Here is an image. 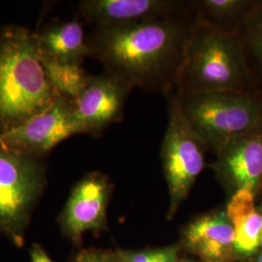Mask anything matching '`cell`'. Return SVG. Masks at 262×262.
I'll list each match as a JSON object with an SVG mask.
<instances>
[{
	"instance_id": "cb8c5ba5",
	"label": "cell",
	"mask_w": 262,
	"mask_h": 262,
	"mask_svg": "<svg viewBox=\"0 0 262 262\" xmlns=\"http://www.w3.org/2000/svg\"><path fill=\"white\" fill-rule=\"evenodd\" d=\"M260 193H262V184H261V187H260V191H259V194H260ZM259 194H258V195H259Z\"/></svg>"
},
{
	"instance_id": "7a4b0ae2",
	"label": "cell",
	"mask_w": 262,
	"mask_h": 262,
	"mask_svg": "<svg viewBox=\"0 0 262 262\" xmlns=\"http://www.w3.org/2000/svg\"><path fill=\"white\" fill-rule=\"evenodd\" d=\"M60 94L48 81L32 33L0 28V135L45 112Z\"/></svg>"
},
{
	"instance_id": "6da1fadb",
	"label": "cell",
	"mask_w": 262,
	"mask_h": 262,
	"mask_svg": "<svg viewBox=\"0 0 262 262\" xmlns=\"http://www.w3.org/2000/svg\"><path fill=\"white\" fill-rule=\"evenodd\" d=\"M198 21L194 7L177 17L95 27L86 41L91 56L104 66L105 72L132 89L165 95L175 89Z\"/></svg>"
},
{
	"instance_id": "277c9868",
	"label": "cell",
	"mask_w": 262,
	"mask_h": 262,
	"mask_svg": "<svg viewBox=\"0 0 262 262\" xmlns=\"http://www.w3.org/2000/svg\"><path fill=\"white\" fill-rule=\"evenodd\" d=\"M187 122L207 151L237 136L262 131V91L245 93L178 94Z\"/></svg>"
},
{
	"instance_id": "8fae6325",
	"label": "cell",
	"mask_w": 262,
	"mask_h": 262,
	"mask_svg": "<svg viewBox=\"0 0 262 262\" xmlns=\"http://www.w3.org/2000/svg\"><path fill=\"white\" fill-rule=\"evenodd\" d=\"M180 247L198 262H233L234 228L225 212L219 207L197 215L185 225L181 232Z\"/></svg>"
},
{
	"instance_id": "52a82bcc",
	"label": "cell",
	"mask_w": 262,
	"mask_h": 262,
	"mask_svg": "<svg viewBox=\"0 0 262 262\" xmlns=\"http://www.w3.org/2000/svg\"><path fill=\"white\" fill-rule=\"evenodd\" d=\"M73 100L58 95L45 112L0 135V147L15 155L42 159L60 142L80 134Z\"/></svg>"
},
{
	"instance_id": "2e32d148",
	"label": "cell",
	"mask_w": 262,
	"mask_h": 262,
	"mask_svg": "<svg viewBox=\"0 0 262 262\" xmlns=\"http://www.w3.org/2000/svg\"><path fill=\"white\" fill-rule=\"evenodd\" d=\"M49 83L56 93L72 100L83 93L90 81L80 63L61 62L53 58L38 56Z\"/></svg>"
},
{
	"instance_id": "8992f818",
	"label": "cell",
	"mask_w": 262,
	"mask_h": 262,
	"mask_svg": "<svg viewBox=\"0 0 262 262\" xmlns=\"http://www.w3.org/2000/svg\"><path fill=\"white\" fill-rule=\"evenodd\" d=\"M168 122L160 159L168 187L167 220L172 221L187 199L198 176L206 167V148L187 122L175 90L165 94Z\"/></svg>"
},
{
	"instance_id": "44dd1931",
	"label": "cell",
	"mask_w": 262,
	"mask_h": 262,
	"mask_svg": "<svg viewBox=\"0 0 262 262\" xmlns=\"http://www.w3.org/2000/svg\"><path fill=\"white\" fill-rule=\"evenodd\" d=\"M168 262H198L197 261L195 258H193V257H191V256H189V255H187V254H180L178 257H176V258H174V259H172V260H170Z\"/></svg>"
},
{
	"instance_id": "30bf717a",
	"label": "cell",
	"mask_w": 262,
	"mask_h": 262,
	"mask_svg": "<svg viewBox=\"0 0 262 262\" xmlns=\"http://www.w3.org/2000/svg\"><path fill=\"white\" fill-rule=\"evenodd\" d=\"M215 154L212 168L229 197L241 189L258 196L262 184V131L226 141Z\"/></svg>"
},
{
	"instance_id": "7402d4cb",
	"label": "cell",
	"mask_w": 262,
	"mask_h": 262,
	"mask_svg": "<svg viewBox=\"0 0 262 262\" xmlns=\"http://www.w3.org/2000/svg\"><path fill=\"white\" fill-rule=\"evenodd\" d=\"M253 262H262V251L260 253L255 254L254 259H253Z\"/></svg>"
},
{
	"instance_id": "d6986e66",
	"label": "cell",
	"mask_w": 262,
	"mask_h": 262,
	"mask_svg": "<svg viewBox=\"0 0 262 262\" xmlns=\"http://www.w3.org/2000/svg\"><path fill=\"white\" fill-rule=\"evenodd\" d=\"M73 262H116L112 251H104L96 249L81 250L77 253Z\"/></svg>"
},
{
	"instance_id": "4fadbf2b",
	"label": "cell",
	"mask_w": 262,
	"mask_h": 262,
	"mask_svg": "<svg viewBox=\"0 0 262 262\" xmlns=\"http://www.w3.org/2000/svg\"><path fill=\"white\" fill-rule=\"evenodd\" d=\"M32 36L39 56L80 64L91 56L84 28L78 19L52 21Z\"/></svg>"
},
{
	"instance_id": "7c38bea8",
	"label": "cell",
	"mask_w": 262,
	"mask_h": 262,
	"mask_svg": "<svg viewBox=\"0 0 262 262\" xmlns=\"http://www.w3.org/2000/svg\"><path fill=\"white\" fill-rule=\"evenodd\" d=\"M195 7L190 0H83L82 17L95 27L142 23L177 17Z\"/></svg>"
},
{
	"instance_id": "9a60e30c",
	"label": "cell",
	"mask_w": 262,
	"mask_h": 262,
	"mask_svg": "<svg viewBox=\"0 0 262 262\" xmlns=\"http://www.w3.org/2000/svg\"><path fill=\"white\" fill-rule=\"evenodd\" d=\"M195 9L199 19L236 34L255 0H196Z\"/></svg>"
},
{
	"instance_id": "e0dca14e",
	"label": "cell",
	"mask_w": 262,
	"mask_h": 262,
	"mask_svg": "<svg viewBox=\"0 0 262 262\" xmlns=\"http://www.w3.org/2000/svg\"><path fill=\"white\" fill-rule=\"evenodd\" d=\"M236 35L253 76L262 79V0H255Z\"/></svg>"
},
{
	"instance_id": "3957f363",
	"label": "cell",
	"mask_w": 262,
	"mask_h": 262,
	"mask_svg": "<svg viewBox=\"0 0 262 262\" xmlns=\"http://www.w3.org/2000/svg\"><path fill=\"white\" fill-rule=\"evenodd\" d=\"M258 88L236 34L199 19L175 82L178 94L245 93Z\"/></svg>"
},
{
	"instance_id": "5b68a950",
	"label": "cell",
	"mask_w": 262,
	"mask_h": 262,
	"mask_svg": "<svg viewBox=\"0 0 262 262\" xmlns=\"http://www.w3.org/2000/svg\"><path fill=\"white\" fill-rule=\"evenodd\" d=\"M47 186L42 159L15 155L0 147V234L25 245L31 215Z\"/></svg>"
},
{
	"instance_id": "ac0fdd59",
	"label": "cell",
	"mask_w": 262,
	"mask_h": 262,
	"mask_svg": "<svg viewBox=\"0 0 262 262\" xmlns=\"http://www.w3.org/2000/svg\"><path fill=\"white\" fill-rule=\"evenodd\" d=\"M182 252L179 244L156 249L112 251L116 262H168L178 257Z\"/></svg>"
},
{
	"instance_id": "9c48e42d",
	"label": "cell",
	"mask_w": 262,
	"mask_h": 262,
	"mask_svg": "<svg viewBox=\"0 0 262 262\" xmlns=\"http://www.w3.org/2000/svg\"><path fill=\"white\" fill-rule=\"evenodd\" d=\"M132 90L129 84L105 71L91 75L83 93L73 100L80 132L98 137L113 123L121 122Z\"/></svg>"
},
{
	"instance_id": "603a6c76",
	"label": "cell",
	"mask_w": 262,
	"mask_h": 262,
	"mask_svg": "<svg viewBox=\"0 0 262 262\" xmlns=\"http://www.w3.org/2000/svg\"><path fill=\"white\" fill-rule=\"evenodd\" d=\"M260 245H261V247H262V229H261V235H260Z\"/></svg>"
},
{
	"instance_id": "ba28073f",
	"label": "cell",
	"mask_w": 262,
	"mask_h": 262,
	"mask_svg": "<svg viewBox=\"0 0 262 262\" xmlns=\"http://www.w3.org/2000/svg\"><path fill=\"white\" fill-rule=\"evenodd\" d=\"M113 188L110 178L98 171L85 174L76 183L57 220L70 242L80 247L84 233L108 229L107 209Z\"/></svg>"
},
{
	"instance_id": "5bb4252c",
	"label": "cell",
	"mask_w": 262,
	"mask_h": 262,
	"mask_svg": "<svg viewBox=\"0 0 262 262\" xmlns=\"http://www.w3.org/2000/svg\"><path fill=\"white\" fill-rule=\"evenodd\" d=\"M251 190L241 189L229 197L225 212L234 228L237 259L248 258L257 253L260 245L262 213L255 204Z\"/></svg>"
},
{
	"instance_id": "ffe728a7",
	"label": "cell",
	"mask_w": 262,
	"mask_h": 262,
	"mask_svg": "<svg viewBox=\"0 0 262 262\" xmlns=\"http://www.w3.org/2000/svg\"><path fill=\"white\" fill-rule=\"evenodd\" d=\"M30 262H55L39 244H33L29 250Z\"/></svg>"
}]
</instances>
